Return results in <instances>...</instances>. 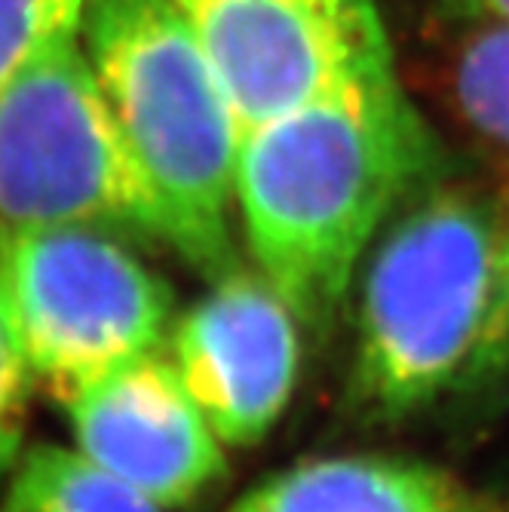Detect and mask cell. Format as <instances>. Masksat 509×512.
I'll list each match as a JSON object with an SVG mask.
<instances>
[{
	"label": "cell",
	"mask_w": 509,
	"mask_h": 512,
	"mask_svg": "<svg viewBox=\"0 0 509 512\" xmlns=\"http://www.w3.org/2000/svg\"><path fill=\"white\" fill-rule=\"evenodd\" d=\"M439 172V142L396 65L243 132L237 209L246 243L304 332L332 329L381 227Z\"/></svg>",
	"instance_id": "obj_1"
},
{
	"label": "cell",
	"mask_w": 509,
	"mask_h": 512,
	"mask_svg": "<svg viewBox=\"0 0 509 512\" xmlns=\"http://www.w3.org/2000/svg\"><path fill=\"white\" fill-rule=\"evenodd\" d=\"M347 408L399 424L509 381V184H421L359 267Z\"/></svg>",
	"instance_id": "obj_2"
},
{
	"label": "cell",
	"mask_w": 509,
	"mask_h": 512,
	"mask_svg": "<svg viewBox=\"0 0 509 512\" xmlns=\"http://www.w3.org/2000/svg\"><path fill=\"white\" fill-rule=\"evenodd\" d=\"M83 50L169 221V246L221 276L237 267L243 123L206 46L172 0H86Z\"/></svg>",
	"instance_id": "obj_3"
},
{
	"label": "cell",
	"mask_w": 509,
	"mask_h": 512,
	"mask_svg": "<svg viewBox=\"0 0 509 512\" xmlns=\"http://www.w3.org/2000/svg\"><path fill=\"white\" fill-rule=\"evenodd\" d=\"M99 227L169 243L80 34L50 46L0 96V227Z\"/></svg>",
	"instance_id": "obj_4"
},
{
	"label": "cell",
	"mask_w": 509,
	"mask_h": 512,
	"mask_svg": "<svg viewBox=\"0 0 509 512\" xmlns=\"http://www.w3.org/2000/svg\"><path fill=\"white\" fill-rule=\"evenodd\" d=\"M4 276L34 375L59 402L169 335L172 289L111 230L4 227Z\"/></svg>",
	"instance_id": "obj_5"
},
{
	"label": "cell",
	"mask_w": 509,
	"mask_h": 512,
	"mask_svg": "<svg viewBox=\"0 0 509 512\" xmlns=\"http://www.w3.org/2000/svg\"><path fill=\"white\" fill-rule=\"evenodd\" d=\"M215 62L243 132L393 65L375 0H172Z\"/></svg>",
	"instance_id": "obj_6"
},
{
	"label": "cell",
	"mask_w": 509,
	"mask_h": 512,
	"mask_svg": "<svg viewBox=\"0 0 509 512\" xmlns=\"http://www.w3.org/2000/svg\"><path fill=\"white\" fill-rule=\"evenodd\" d=\"M304 325L261 270L230 267L169 335L172 365L227 448L261 442L301 371Z\"/></svg>",
	"instance_id": "obj_7"
},
{
	"label": "cell",
	"mask_w": 509,
	"mask_h": 512,
	"mask_svg": "<svg viewBox=\"0 0 509 512\" xmlns=\"http://www.w3.org/2000/svg\"><path fill=\"white\" fill-rule=\"evenodd\" d=\"M77 451L163 509L227 476L224 442L160 353L123 362L62 399Z\"/></svg>",
	"instance_id": "obj_8"
},
{
	"label": "cell",
	"mask_w": 509,
	"mask_h": 512,
	"mask_svg": "<svg viewBox=\"0 0 509 512\" xmlns=\"http://www.w3.org/2000/svg\"><path fill=\"white\" fill-rule=\"evenodd\" d=\"M227 512H500V506L427 460L338 454L264 479Z\"/></svg>",
	"instance_id": "obj_9"
},
{
	"label": "cell",
	"mask_w": 509,
	"mask_h": 512,
	"mask_svg": "<svg viewBox=\"0 0 509 512\" xmlns=\"http://www.w3.org/2000/svg\"><path fill=\"white\" fill-rule=\"evenodd\" d=\"M0 512H163L77 448L37 445L16 460Z\"/></svg>",
	"instance_id": "obj_10"
},
{
	"label": "cell",
	"mask_w": 509,
	"mask_h": 512,
	"mask_svg": "<svg viewBox=\"0 0 509 512\" xmlns=\"http://www.w3.org/2000/svg\"><path fill=\"white\" fill-rule=\"evenodd\" d=\"M454 96L479 135L509 157V31L476 28L460 46Z\"/></svg>",
	"instance_id": "obj_11"
},
{
	"label": "cell",
	"mask_w": 509,
	"mask_h": 512,
	"mask_svg": "<svg viewBox=\"0 0 509 512\" xmlns=\"http://www.w3.org/2000/svg\"><path fill=\"white\" fill-rule=\"evenodd\" d=\"M86 0H0V96L50 46L80 34Z\"/></svg>",
	"instance_id": "obj_12"
},
{
	"label": "cell",
	"mask_w": 509,
	"mask_h": 512,
	"mask_svg": "<svg viewBox=\"0 0 509 512\" xmlns=\"http://www.w3.org/2000/svg\"><path fill=\"white\" fill-rule=\"evenodd\" d=\"M37 375L31 368L4 276V227H0V473L16 467L25 433V411Z\"/></svg>",
	"instance_id": "obj_13"
},
{
	"label": "cell",
	"mask_w": 509,
	"mask_h": 512,
	"mask_svg": "<svg viewBox=\"0 0 509 512\" xmlns=\"http://www.w3.org/2000/svg\"><path fill=\"white\" fill-rule=\"evenodd\" d=\"M442 10L467 19L476 28H506L509 31V0H433Z\"/></svg>",
	"instance_id": "obj_14"
}]
</instances>
